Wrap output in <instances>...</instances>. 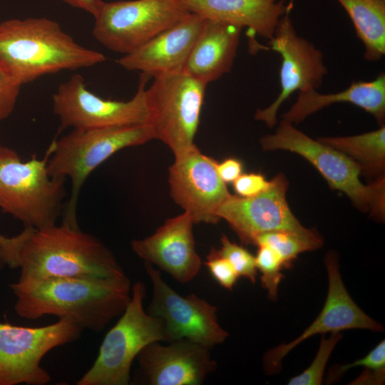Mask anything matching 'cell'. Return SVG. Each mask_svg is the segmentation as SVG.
I'll use <instances>...</instances> for the list:
<instances>
[{"label":"cell","instance_id":"1","mask_svg":"<svg viewBox=\"0 0 385 385\" xmlns=\"http://www.w3.org/2000/svg\"><path fill=\"white\" fill-rule=\"evenodd\" d=\"M10 265L19 280L76 277H128L108 248L78 225L62 221L41 229L25 226Z\"/></svg>","mask_w":385,"mask_h":385},{"label":"cell","instance_id":"2","mask_svg":"<svg viewBox=\"0 0 385 385\" xmlns=\"http://www.w3.org/2000/svg\"><path fill=\"white\" fill-rule=\"evenodd\" d=\"M10 287L17 299L14 309L21 317L34 320L53 315L95 332L120 316L131 297L128 277L19 279Z\"/></svg>","mask_w":385,"mask_h":385},{"label":"cell","instance_id":"3","mask_svg":"<svg viewBox=\"0 0 385 385\" xmlns=\"http://www.w3.org/2000/svg\"><path fill=\"white\" fill-rule=\"evenodd\" d=\"M106 56L83 47L51 19L26 18L0 24V68L22 86L42 76L91 67Z\"/></svg>","mask_w":385,"mask_h":385},{"label":"cell","instance_id":"4","mask_svg":"<svg viewBox=\"0 0 385 385\" xmlns=\"http://www.w3.org/2000/svg\"><path fill=\"white\" fill-rule=\"evenodd\" d=\"M152 139L154 138L150 125L140 124L73 129L58 140H53L47 163L48 173L51 178H69L71 183V196L63 207V221L78 225V196L92 171L120 150Z\"/></svg>","mask_w":385,"mask_h":385},{"label":"cell","instance_id":"5","mask_svg":"<svg viewBox=\"0 0 385 385\" xmlns=\"http://www.w3.org/2000/svg\"><path fill=\"white\" fill-rule=\"evenodd\" d=\"M52 151L23 162L17 153L0 144V208L25 226L41 229L56 224L63 210L65 178H51L47 163Z\"/></svg>","mask_w":385,"mask_h":385},{"label":"cell","instance_id":"6","mask_svg":"<svg viewBox=\"0 0 385 385\" xmlns=\"http://www.w3.org/2000/svg\"><path fill=\"white\" fill-rule=\"evenodd\" d=\"M260 142L264 150H283L301 155L315 167L332 188L346 194L359 210L369 212L378 220H384V176L364 184L359 178L361 168L356 162L311 138L284 120L274 133L263 136Z\"/></svg>","mask_w":385,"mask_h":385},{"label":"cell","instance_id":"7","mask_svg":"<svg viewBox=\"0 0 385 385\" xmlns=\"http://www.w3.org/2000/svg\"><path fill=\"white\" fill-rule=\"evenodd\" d=\"M146 289L132 287L131 297L117 323L107 332L92 366L78 385H128L133 361L146 345L167 342L163 320L143 308Z\"/></svg>","mask_w":385,"mask_h":385},{"label":"cell","instance_id":"8","mask_svg":"<svg viewBox=\"0 0 385 385\" xmlns=\"http://www.w3.org/2000/svg\"><path fill=\"white\" fill-rule=\"evenodd\" d=\"M206 86L183 71L155 77L145 88L153 138L173 154L195 145Z\"/></svg>","mask_w":385,"mask_h":385},{"label":"cell","instance_id":"9","mask_svg":"<svg viewBox=\"0 0 385 385\" xmlns=\"http://www.w3.org/2000/svg\"><path fill=\"white\" fill-rule=\"evenodd\" d=\"M189 13L180 0H101L93 16V34L103 46L124 56Z\"/></svg>","mask_w":385,"mask_h":385},{"label":"cell","instance_id":"10","mask_svg":"<svg viewBox=\"0 0 385 385\" xmlns=\"http://www.w3.org/2000/svg\"><path fill=\"white\" fill-rule=\"evenodd\" d=\"M83 329L64 319L40 327L0 323V385L49 382L48 372L40 365L41 359L53 348L76 340Z\"/></svg>","mask_w":385,"mask_h":385},{"label":"cell","instance_id":"11","mask_svg":"<svg viewBox=\"0 0 385 385\" xmlns=\"http://www.w3.org/2000/svg\"><path fill=\"white\" fill-rule=\"evenodd\" d=\"M143 74L135 95L128 101L103 99L91 92L83 77L74 74L53 95V110L61 128L91 129L148 124L145 82Z\"/></svg>","mask_w":385,"mask_h":385},{"label":"cell","instance_id":"12","mask_svg":"<svg viewBox=\"0 0 385 385\" xmlns=\"http://www.w3.org/2000/svg\"><path fill=\"white\" fill-rule=\"evenodd\" d=\"M144 265L153 287L148 313L163 320L167 342L186 339L211 349L225 341L229 334L218 322L217 307L195 294L180 295L153 265Z\"/></svg>","mask_w":385,"mask_h":385},{"label":"cell","instance_id":"13","mask_svg":"<svg viewBox=\"0 0 385 385\" xmlns=\"http://www.w3.org/2000/svg\"><path fill=\"white\" fill-rule=\"evenodd\" d=\"M284 14L270 39V48L281 56L279 69L280 91L267 107L257 109L255 119L272 128L277 123V113L282 105L294 92L309 88L318 90L328 70L320 49L299 36L290 17Z\"/></svg>","mask_w":385,"mask_h":385},{"label":"cell","instance_id":"14","mask_svg":"<svg viewBox=\"0 0 385 385\" xmlns=\"http://www.w3.org/2000/svg\"><path fill=\"white\" fill-rule=\"evenodd\" d=\"M261 193L249 197L230 195L217 210L220 220H225L242 243L255 245L263 233L284 230L307 237H317L314 229L304 227L292 213L287 200L288 181L279 173Z\"/></svg>","mask_w":385,"mask_h":385},{"label":"cell","instance_id":"15","mask_svg":"<svg viewBox=\"0 0 385 385\" xmlns=\"http://www.w3.org/2000/svg\"><path fill=\"white\" fill-rule=\"evenodd\" d=\"M174 155L168 174L172 198L194 224L217 223V210L231 195L217 173V162L195 145Z\"/></svg>","mask_w":385,"mask_h":385},{"label":"cell","instance_id":"16","mask_svg":"<svg viewBox=\"0 0 385 385\" xmlns=\"http://www.w3.org/2000/svg\"><path fill=\"white\" fill-rule=\"evenodd\" d=\"M325 266L328 274V292L320 313L297 338L289 343H282L265 354L262 363L267 374L280 371L282 361L288 353L312 336L354 329L376 332L384 331L383 326L362 311L349 294L342 281L338 257L334 252L327 254Z\"/></svg>","mask_w":385,"mask_h":385},{"label":"cell","instance_id":"17","mask_svg":"<svg viewBox=\"0 0 385 385\" xmlns=\"http://www.w3.org/2000/svg\"><path fill=\"white\" fill-rule=\"evenodd\" d=\"M136 359L150 385H200L217 367L208 347L186 339L150 343Z\"/></svg>","mask_w":385,"mask_h":385},{"label":"cell","instance_id":"18","mask_svg":"<svg viewBox=\"0 0 385 385\" xmlns=\"http://www.w3.org/2000/svg\"><path fill=\"white\" fill-rule=\"evenodd\" d=\"M194 222L187 212L167 220L145 238L133 240V252L145 262L158 266L175 280L187 283L198 274L202 262L196 252Z\"/></svg>","mask_w":385,"mask_h":385},{"label":"cell","instance_id":"19","mask_svg":"<svg viewBox=\"0 0 385 385\" xmlns=\"http://www.w3.org/2000/svg\"><path fill=\"white\" fill-rule=\"evenodd\" d=\"M205 21V18L190 12L117 63L148 77L183 71Z\"/></svg>","mask_w":385,"mask_h":385},{"label":"cell","instance_id":"20","mask_svg":"<svg viewBox=\"0 0 385 385\" xmlns=\"http://www.w3.org/2000/svg\"><path fill=\"white\" fill-rule=\"evenodd\" d=\"M242 29L205 19L183 71L206 85L229 73L237 55Z\"/></svg>","mask_w":385,"mask_h":385},{"label":"cell","instance_id":"21","mask_svg":"<svg viewBox=\"0 0 385 385\" xmlns=\"http://www.w3.org/2000/svg\"><path fill=\"white\" fill-rule=\"evenodd\" d=\"M188 11L205 19L247 27L268 41L291 7L284 0H180Z\"/></svg>","mask_w":385,"mask_h":385},{"label":"cell","instance_id":"22","mask_svg":"<svg viewBox=\"0 0 385 385\" xmlns=\"http://www.w3.org/2000/svg\"><path fill=\"white\" fill-rule=\"evenodd\" d=\"M348 103L372 115L381 125L385 120V73L381 72L369 81L352 82L345 89L331 93H322L309 88L299 92L296 101L282 115V119L299 124L309 115L334 103Z\"/></svg>","mask_w":385,"mask_h":385},{"label":"cell","instance_id":"23","mask_svg":"<svg viewBox=\"0 0 385 385\" xmlns=\"http://www.w3.org/2000/svg\"><path fill=\"white\" fill-rule=\"evenodd\" d=\"M350 18L364 46V58L376 62L385 55V0H337Z\"/></svg>","mask_w":385,"mask_h":385},{"label":"cell","instance_id":"24","mask_svg":"<svg viewBox=\"0 0 385 385\" xmlns=\"http://www.w3.org/2000/svg\"><path fill=\"white\" fill-rule=\"evenodd\" d=\"M319 141L342 152L356 162L361 174L379 178L385 168V125L377 130L351 136H326Z\"/></svg>","mask_w":385,"mask_h":385},{"label":"cell","instance_id":"25","mask_svg":"<svg viewBox=\"0 0 385 385\" xmlns=\"http://www.w3.org/2000/svg\"><path fill=\"white\" fill-rule=\"evenodd\" d=\"M323 244L321 236L307 237L289 231L277 230L258 235L255 245H263L274 250L282 258L285 269L290 268L297 256L304 252L319 248Z\"/></svg>","mask_w":385,"mask_h":385},{"label":"cell","instance_id":"26","mask_svg":"<svg viewBox=\"0 0 385 385\" xmlns=\"http://www.w3.org/2000/svg\"><path fill=\"white\" fill-rule=\"evenodd\" d=\"M257 246L258 251L255 257L257 269L261 273V284L267 291L268 298L275 301L278 297L279 285L284 278L282 271L285 266L274 250L263 245Z\"/></svg>","mask_w":385,"mask_h":385},{"label":"cell","instance_id":"27","mask_svg":"<svg viewBox=\"0 0 385 385\" xmlns=\"http://www.w3.org/2000/svg\"><path fill=\"white\" fill-rule=\"evenodd\" d=\"M341 332L332 333L328 338L322 335L317 354L311 364L300 374L290 379L289 385L322 384L326 365L337 344L342 339Z\"/></svg>","mask_w":385,"mask_h":385},{"label":"cell","instance_id":"28","mask_svg":"<svg viewBox=\"0 0 385 385\" xmlns=\"http://www.w3.org/2000/svg\"><path fill=\"white\" fill-rule=\"evenodd\" d=\"M220 242L219 253L232 264L239 277L255 283L257 276L255 257L245 247L231 242L224 235Z\"/></svg>","mask_w":385,"mask_h":385},{"label":"cell","instance_id":"29","mask_svg":"<svg viewBox=\"0 0 385 385\" xmlns=\"http://www.w3.org/2000/svg\"><path fill=\"white\" fill-rule=\"evenodd\" d=\"M357 366L373 370L385 369V341H381L361 359L350 364L334 366L327 374V384H332L339 380L348 370Z\"/></svg>","mask_w":385,"mask_h":385},{"label":"cell","instance_id":"30","mask_svg":"<svg viewBox=\"0 0 385 385\" xmlns=\"http://www.w3.org/2000/svg\"><path fill=\"white\" fill-rule=\"evenodd\" d=\"M212 277L226 289L232 290L240 277L232 264L218 252L212 249L205 262Z\"/></svg>","mask_w":385,"mask_h":385},{"label":"cell","instance_id":"31","mask_svg":"<svg viewBox=\"0 0 385 385\" xmlns=\"http://www.w3.org/2000/svg\"><path fill=\"white\" fill-rule=\"evenodd\" d=\"M21 87L0 68V122L14 111Z\"/></svg>","mask_w":385,"mask_h":385},{"label":"cell","instance_id":"32","mask_svg":"<svg viewBox=\"0 0 385 385\" xmlns=\"http://www.w3.org/2000/svg\"><path fill=\"white\" fill-rule=\"evenodd\" d=\"M270 182L259 173L241 174L238 178L233 182L235 192L241 197H249L255 196L264 190L270 185Z\"/></svg>","mask_w":385,"mask_h":385},{"label":"cell","instance_id":"33","mask_svg":"<svg viewBox=\"0 0 385 385\" xmlns=\"http://www.w3.org/2000/svg\"><path fill=\"white\" fill-rule=\"evenodd\" d=\"M217 173L225 183H233L242 174V165L235 158H227L216 165Z\"/></svg>","mask_w":385,"mask_h":385},{"label":"cell","instance_id":"34","mask_svg":"<svg viewBox=\"0 0 385 385\" xmlns=\"http://www.w3.org/2000/svg\"><path fill=\"white\" fill-rule=\"evenodd\" d=\"M385 379V369L373 370L365 369L351 384H381Z\"/></svg>","mask_w":385,"mask_h":385},{"label":"cell","instance_id":"35","mask_svg":"<svg viewBox=\"0 0 385 385\" xmlns=\"http://www.w3.org/2000/svg\"><path fill=\"white\" fill-rule=\"evenodd\" d=\"M63 2L79 9L91 14L93 16L96 13L101 0H61Z\"/></svg>","mask_w":385,"mask_h":385},{"label":"cell","instance_id":"36","mask_svg":"<svg viewBox=\"0 0 385 385\" xmlns=\"http://www.w3.org/2000/svg\"><path fill=\"white\" fill-rule=\"evenodd\" d=\"M16 243V236L7 237L0 235V257L3 261L11 252Z\"/></svg>","mask_w":385,"mask_h":385},{"label":"cell","instance_id":"37","mask_svg":"<svg viewBox=\"0 0 385 385\" xmlns=\"http://www.w3.org/2000/svg\"><path fill=\"white\" fill-rule=\"evenodd\" d=\"M2 265H4V264H3V262H2V261H1V257H0V267H1Z\"/></svg>","mask_w":385,"mask_h":385}]
</instances>
